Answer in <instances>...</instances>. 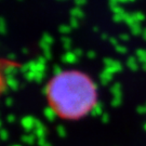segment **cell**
Returning <instances> with one entry per match:
<instances>
[{
	"mask_svg": "<svg viewBox=\"0 0 146 146\" xmlns=\"http://www.w3.org/2000/svg\"><path fill=\"white\" fill-rule=\"evenodd\" d=\"M51 108L64 119L75 120L88 115L96 104L98 91L86 74L67 70L55 75L47 87Z\"/></svg>",
	"mask_w": 146,
	"mask_h": 146,
	"instance_id": "cell-1",
	"label": "cell"
}]
</instances>
